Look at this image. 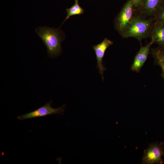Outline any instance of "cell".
I'll list each match as a JSON object with an SVG mask.
<instances>
[{"label": "cell", "instance_id": "1", "mask_svg": "<svg viewBox=\"0 0 164 164\" xmlns=\"http://www.w3.org/2000/svg\"><path fill=\"white\" fill-rule=\"evenodd\" d=\"M35 32L46 46L50 57H54L60 54L61 43L65 38L64 33L61 30L42 26L37 28Z\"/></svg>", "mask_w": 164, "mask_h": 164}, {"label": "cell", "instance_id": "2", "mask_svg": "<svg viewBox=\"0 0 164 164\" xmlns=\"http://www.w3.org/2000/svg\"><path fill=\"white\" fill-rule=\"evenodd\" d=\"M154 22L153 17L144 18L142 14L134 16L121 35L124 38L133 37L141 41L150 35Z\"/></svg>", "mask_w": 164, "mask_h": 164}, {"label": "cell", "instance_id": "3", "mask_svg": "<svg viewBox=\"0 0 164 164\" xmlns=\"http://www.w3.org/2000/svg\"><path fill=\"white\" fill-rule=\"evenodd\" d=\"M164 156V142L152 143L144 151L142 163L162 164V157Z\"/></svg>", "mask_w": 164, "mask_h": 164}, {"label": "cell", "instance_id": "4", "mask_svg": "<svg viewBox=\"0 0 164 164\" xmlns=\"http://www.w3.org/2000/svg\"><path fill=\"white\" fill-rule=\"evenodd\" d=\"M134 9L131 0H128L115 19V28L121 35L134 16Z\"/></svg>", "mask_w": 164, "mask_h": 164}, {"label": "cell", "instance_id": "5", "mask_svg": "<svg viewBox=\"0 0 164 164\" xmlns=\"http://www.w3.org/2000/svg\"><path fill=\"white\" fill-rule=\"evenodd\" d=\"M64 105L56 108H53L50 102L31 112L18 116L19 120L42 117L54 114H62L64 110Z\"/></svg>", "mask_w": 164, "mask_h": 164}, {"label": "cell", "instance_id": "6", "mask_svg": "<svg viewBox=\"0 0 164 164\" xmlns=\"http://www.w3.org/2000/svg\"><path fill=\"white\" fill-rule=\"evenodd\" d=\"M113 43V41L105 38L100 43L92 46L97 60V68L102 76V80L104 79V72L106 70L103 64V58L107 49Z\"/></svg>", "mask_w": 164, "mask_h": 164}, {"label": "cell", "instance_id": "7", "mask_svg": "<svg viewBox=\"0 0 164 164\" xmlns=\"http://www.w3.org/2000/svg\"><path fill=\"white\" fill-rule=\"evenodd\" d=\"M153 43V42L151 41L145 46H141L136 55L131 67L132 70L137 73L140 72L147 58L150 47Z\"/></svg>", "mask_w": 164, "mask_h": 164}, {"label": "cell", "instance_id": "8", "mask_svg": "<svg viewBox=\"0 0 164 164\" xmlns=\"http://www.w3.org/2000/svg\"><path fill=\"white\" fill-rule=\"evenodd\" d=\"M164 3V0H144L138 9L142 15L153 17Z\"/></svg>", "mask_w": 164, "mask_h": 164}, {"label": "cell", "instance_id": "9", "mask_svg": "<svg viewBox=\"0 0 164 164\" xmlns=\"http://www.w3.org/2000/svg\"><path fill=\"white\" fill-rule=\"evenodd\" d=\"M150 35L151 41L164 49V23L154 22Z\"/></svg>", "mask_w": 164, "mask_h": 164}, {"label": "cell", "instance_id": "10", "mask_svg": "<svg viewBox=\"0 0 164 164\" xmlns=\"http://www.w3.org/2000/svg\"><path fill=\"white\" fill-rule=\"evenodd\" d=\"M151 53L155 63L161 68V75L164 79V49L159 46L152 49Z\"/></svg>", "mask_w": 164, "mask_h": 164}, {"label": "cell", "instance_id": "11", "mask_svg": "<svg viewBox=\"0 0 164 164\" xmlns=\"http://www.w3.org/2000/svg\"><path fill=\"white\" fill-rule=\"evenodd\" d=\"M66 11L67 15L61 26L70 16L73 15H81L83 14L84 12L83 9L80 5L78 0H75L74 5L70 8L67 9Z\"/></svg>", "mask_w": 164, "mask_h": 164}, {"label": "cell", "instance_id": "12", "mask_svg": "<svg viewBox=\"0 0 164 164\" xmlns=\"http://www.w3.org/2000/svg\"><path fill=\"white\" fill-rule=\"evenodd\" d=\"M155 22L164 23V3L153 17Z\"/></svg>", "mask_w": 164, "mask_h": 164}, {"label": "cell", "instance_id": "13", "mask_svg": "<svg viewBox=\"0 0 164 164\" xmlns=\"http://www.w3.org/2000/svg\"><path fill=\"white\" fill-rule=\"evenodd\" d=\"M134 8L139 9L144 0H130Z\"/></svg>", "mask_w": 164, "mask_h": 164}, {"label": "cell", "instance_id": "14", "mask_svg": "<svg viewBox=\"0 0 164 164\" xmlns=\"http://www.w3.org/2000/svg\"></svg>", "mask_w": 164, "mask_h": 164}]
</instances>
